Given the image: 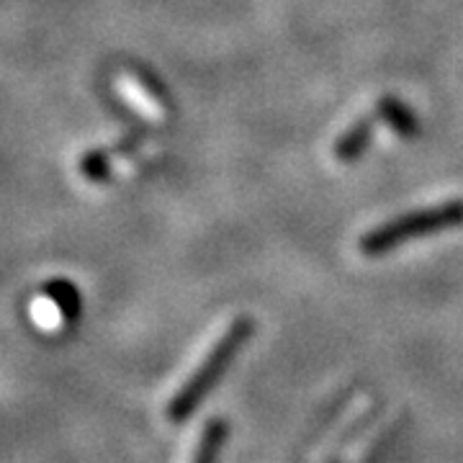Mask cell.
Instances as JSON below:
<instances>
[{
    "instance_id": "obj_1",
    "label": "cell",
    "mask_w": 463,
    "mask_h": 463,
    "mask_svg": "<svg viewBox=\"0 0 463 463\" xmlns=\"http://www.w3.org/2000/svg\"><path fill=\"white\" fill-rule=\"evenodd\" d=\"M463 224V201H446L425 209H414L410 214H402L376 230L365 232L358 248L368 258H379L383 252L402 248L412 240L428 237L435 232L456 230Z\"/></svg>"
},
{
    "instance_id": "obj_2",
    "label": "cell",
    "mask_w": 463,
    "mask_h": 463,
    "mask_svg": "<svg viewBox=\"0 0 463 463\" xmlns=\"http://www.w3.org/2000/svg\"><path fill=\"white\" fill-rule=\"evenodd\" d=\"M252 319L250 317H237L230 327L224 330V335L216 340L212 350L203 355L201 365L185 379L178 394H173L170 404H167V417L170 420H183L194 412L201 404V399L209 394V389L214 386L216 381L222 379V373L230 368L232 358L242 350V345L250 340L252 335Z\"/></svg>"
},
{
    "instance_id": "obj_3",
    "label": "cell",
    "mask_w": 463,
    "mask_h": 463,
    "mask_svg": "<svg viewBox=\"0 0 463 463\" xmlns=\"http://www.w3.org/2000/svg\"><path fill=\"white\" fill-rule=\"evenodd\" d=\"M78 315V291L65 281L50 283L42 294H36L29 304V319L33 327L47 335H54L67 327Z\"/></svg>"
},
{
    "instance_id": "obj_4",
    "label": "cell",
    "mask_w": 463,
    "mask_h": 463,
    "mask_svg": "<svg viewBox=\"0 0 463 463\" xmlns=\"http://www.w3.org/2000/svg\"><path fill=\"white\" fill-rule=\"evenodd\" d=\"M373 139V121L371 118H361L355 124H350L345 132L340 134V139L335 142V160L340 163H355L365 155V149Z\"/></svg>"
},
{
    "instance_id": "obj_5",
    "label": "cell",
    "mask_w": 463,
    "mask_h": 463,
    "mask_svg": "<svg viewBox=\"0 0 463 463\" xmlns=\"http://www.w3.org/2000/svg\"><path fill=\"white\" fill-rule=\"evenodd\" d=\"M376 111H379L381 121L389 124V127H392L399 137H404V139H414L417 132H420V121H417L414 111L404 103V100L386 96V99L379 100Z\"/></svg>"
},
{
    "instance_id": "obj_6",
    "label": "cell",
    "mask_w": 463,
    "mask_h": 463,
    "mask_svg": "<svg viewBox=\"0 0 463 463\" xmlns=\"http://www.w3.org/2000/svg\"><path fill=\"white\" fill-rule=\"evenodd\" d=\"M222 438H224V422H222V420H212V422L206 425V430L201 432L199 446H196V453H194L191 463H212L214 461V456H216V450H219Z\"/></svg>"
},
{
    "instance_id": "obj_7",
    "label": "cell",
    "mask_w": 463,
    "mask_h": 463,
    "mask_svg": "<svg viewBox=\"0 0 463 463\" xmlns=\"http://www.w3.org/2000/svg\"><path fill=\"white\" fill-rule=\"evenodd\" d=\"M80 170H83L88 181H106L109 173H111V163L100 152H90V155H85V160L80 163Z\"/></svg>"
}]
</instances>
